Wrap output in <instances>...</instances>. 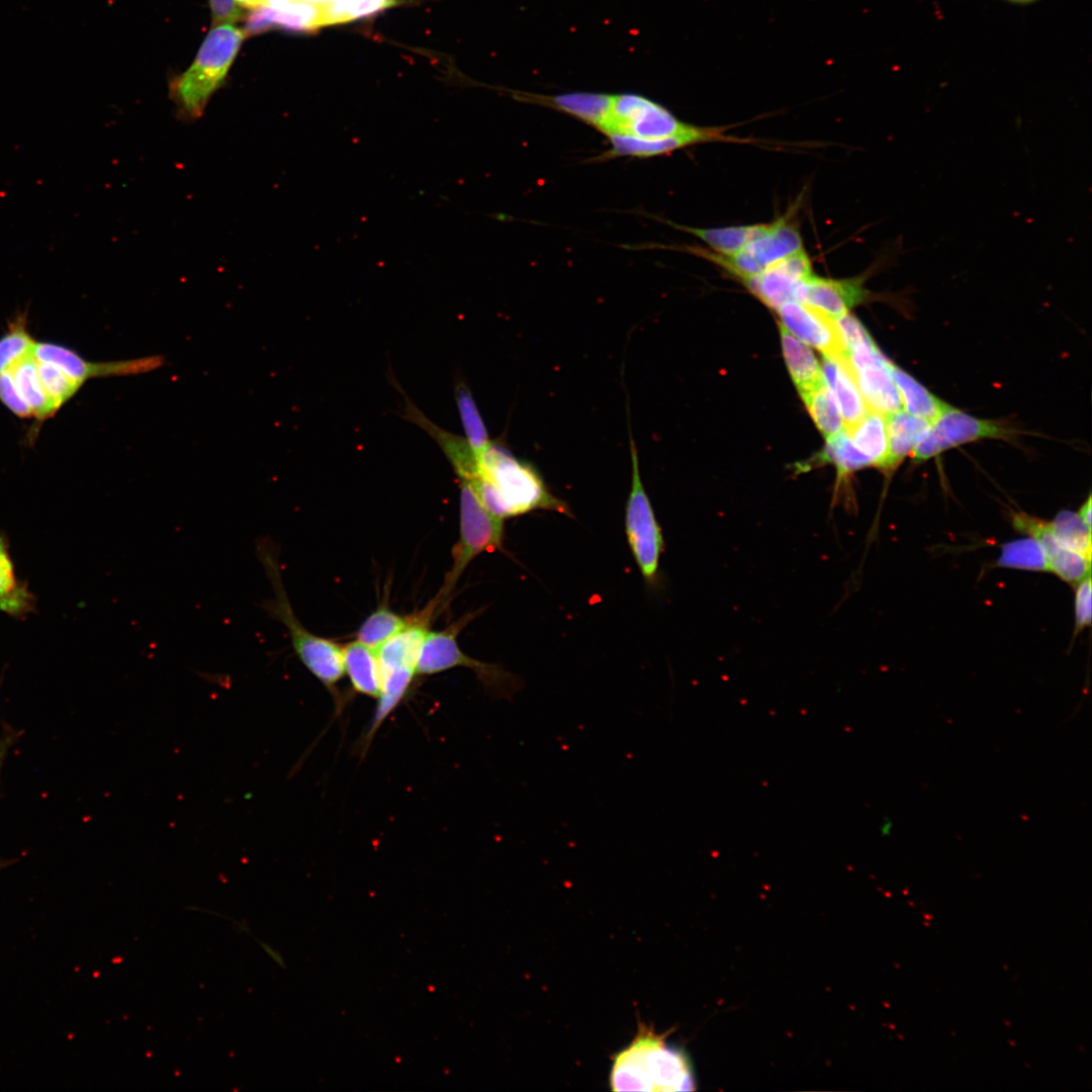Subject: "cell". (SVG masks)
Masks as SVG:
<instances>
[{"label":"cell","instance_id":"obj_1","mask_svg":"<svg viewBox=\"0 0 1092 1092\" xmlns=\"http://www.w3.org/2000/svg\"><path fill=\"white\" fill-rule=\"evenodd\" d=\"M467 481L483 507L500 520L539 510L572 517L568 505L549 490L538 471L499 443L491 441L476 454L475 473Z\"/></svg>","mask_w":1092,"mask_h":1092},{"label":"cell","instance_id":"obj_2","mask_svg":"<svg viewBox=\"0 0 1092 1092\" xmlns=\"http://www.w3.org/2000/svg\"><path fill=\"white\" fill-rule=\"evenodd\" d=\"M255 552L272 587V596L263 600L261 609L286 628L291 646L301 663L341 706L337 684L345 674L342 645L311 633L297 618L283 583L275 542L262 537L255 543Z\"/></svg>","mask_w":1092,"mask_h":1092},{"label":"cell","instance_id":"obj_3","mask_svg":"<svg viewBox=\"0 0 1092 1092\" xmlns=\"http://www.w3.org/2000/svg\"><path fill=\"white\" fill-rule=\"evenodd\" d=\"M694 1084L685 1054L646 1026L615 1056L610 1074L613 1091H688Z\"/></svg>","mask_w":1092,"mask_h":1092},{"label":"cell","instance_id":"obj_4","mask_svg":"<svg viewBox=\"0 0 1092 1092\" xmlns=\"http://www.w3.org/2000/svg\"><path fill=\"white\" fill-rule=\"evenodd\" d=\"M245 37L233 23L212 26L191 66L170 82V98L178 115L197 120L214 92L222 85Z\"/></svg>","mask_w":1092,"mask_h":1092},{"label":"cell","instance_id":"obj_5","mask_svg":"<svg viewBox=\"0 0 1092 1092\" xmlns=\"http://www.w3.org/2000/svg\"><path fill=\"white\" fill-rule=\"evenodd\" d=\"M437 613L434 599L408 624L375 649L381 672V691L368 731L375 734L408 693L429 624Z\"/></svg>","mask_w":1092,"mask_h":1092},{"label":"cell","instance_id":"obj_6","mask_svg":"<svg viewBox=\"0 0 1092 1092\" xmlns=\"http://www.w3.org/2000/svg\"><path fill=\"white\" fill-rule=\"evenodd\" d=\"M393 0H251L245 35L271 27L304 31L373 14Z\"/></svg>","mask_w":1092,"mask_h":1092},{"label":"cell","instance_id":"obj_7","mask_svg":"<svg viewBox=\"0 0 1092 1092\" xmlns=\"http://www.w3.org/2000/svg\"><path fill=\"white\" fill-rule=\"evenodd\" d=\"M476 614L478 612L466 614L444 630L428 631L421 648L417 675H432L454 667H466L475 673L490 696L510 699L522 687L519 676L499 664L475 659L459 647V633Z\"/></svg>","mask_w":1092,"mask_h":1092},{"label":"cell","instance_id":"obj_8","mask_svg":"<svg viewBox=\"0 0 1092 1092\" xmlns=\"http://www.w3.org/2000/svg\"><path fill=\"white\" fill-rule=\"evenodd\" d=\"M459 538L452 549V564L434 600L438 609L450 599L471 561L484 552L504 551V520L492 516L481 504L471 484L459 479Z\"/></svg>","mask_w":1092,"mask_h":1092},{"label":"cell","instance_id":"obj_9","mask_svg":"<svg viewBox=\"0 0 1092 1092\" xmlns=\"http://www.w3.org/2000/svg\"><path fill=\"white\" fill-rule=\"evenodd\" d=\"M631 488L625 508V532L633 558L645 581L653 585L664 548L660 526L641 478L636 444L630 437Z\"/></svg>","mask_w":1092,"mask_h":1092},{"label":"cell","instance_id":"obj_10","mask_svg":"<svg viewBox=\"0 0 1092 1092\" xmlns=\"http://www.w3.org/2000/svg\"><path fill=\"white\" fill-rule=\"evenodd\" d=\"M687 250L709 259L740 280L754 276L774 263L803 250L799 228L791 218L782 217L767 224L763 233L750 241L740 252L723 257L699 248Z\"/></svg>","mask_w":1092,"mask_h":1092},{"label":"cell","instance_id":"obj_11","mask_svg":"<svg viewBox=\"0 0 1092 1092\" xmlns=\"http://www.w3.org/2000/svg\"><path fill=\"white\" fill-rule=\"evenodd\" d=\"M692 125L677 119L664 106L637 94L613 95L609 119L603 129L607 136L626 134L642 139H658L693 130Z\"/></svg>","mask_w":1092,"mask_h":1092},{"label":"cell","instance_id":"obj_12","mask_svg":"<svg viewBox=\"0 0 1092 1092\" xmlns=\"http://www.w3.org/2000/svg\"><path fill=\"white\" fill-rule=\"evenodd\" d=\"M845 358L869 411L887 416L902 410L892 376V364L872 337L845 352Z\"/></svg>","mask_w":1092,"mask_h":1092},{"label":"cell","instance_id":"obj_13","mask_svg":"<svg viewBox=\"0 0 1092 1092\" xmlns=\"http://www.w3.org/2000/svg\"><path fill=\"white\" fill-rule=\"evenodd\" d=\"M1014 431L1000 422L982 420L953 406L931 423L911 456L925 461L952 447L981 439H1012Z\"/></svg>","mask_w":1092,"mask_h":1092},{"label":"cell","instance_id":"obj_14","mask_svg":"<svg viewBox=\"0 0 1092 1092\" xmlns=\"http://www.w3.org/2000/svg\"><path fill=\"white\" fill-rule=\"evenodd\" d=\"M32 354L39 361L57 365L82 385L92 378L146 373L163 365L161 356L92 362L66 346L49 342H36Z\"/></svg>","mask_w":1092,"mask_h":1092},{"label":"cell","instance_id":"obj_15","mask_svg":"<svg viewBox=\"0 0 1092 1092\" xmlns=\"http://www.w3.org/2000/svg\"><path fill=\"white\" fill-rule=\"evenodd\" d=\"M811 274V262L803 249L741 281L758 299L777 309L786 302L798 301L801 284Z\"/></svg>","mask_w":1092,"mask_h":1092},{"label":"cell","instance_id":"obj_16","mask_svg":"<svg viewBox=\"0 0 1092 1092\" xmlns=\"http://www.w3.org/2000/svg\"><path fill=\"white\" fill-rule=\"evenodd\" d=\"M782 325L803 343L823 355L845 358L835 321L800 302L789 301L776 309Z\"/></svg>","mask_w":1092,"mask_h":1092},{"label":"cell","instance_id":"obj_17","mask_svg":"<svg viewBox=\"0 0 1092 1092\" xmlns=\"http://www.w3.org/2000/svg\"><path fill=\"white\" fill-rule=\"evenodd\" d=\"M867 294L859 278L837 280L811 274L801 284L798 301L835 320L862 302Z\"/></svg>","mask_w":1092,"mask_h":1092},{"label":"cell","instance_id":"obj_18","mask_svg":"<svg viewBox=\"0 0 1092 1092\" xmlns=\"http://www.w3.org/2000/svg\"><path fill=\"white\" fill-rule=\"evenodd\" d=\"M608 138L612 144L608 155L612 157H653L701 143L736 141L724 135L720 128L701 126H696L693 130L685 133L658 139H642L626 134H612Z\"/></svg>","mask_w":1092,"mask_h":1092},{"label":"cell","instance_id":"obj_19","mask_svg":"<svg viewBox=\"0 0 1092 1092\" xmlns=\"http://www.w3.org/2000/svg\"><path fill=\"white\" fill-rule=\"evenodd\" d=\"M822 375L840 412L844 429L859 423L869 410L858 390L846 358L822 356Z\"/></svg>","mask_w":1092,"mask_h":1092},{"label":"cell","instance_id":"obj_20","mask_svg":"<svg viewBox=\"0 0 1092 1092\" xmlns=\"http://www.w3.org/2000/svg\"><path fill=\"white\" fill-rule=\"evenodd\" d=\"M517 98L567 113L602 131L609 119L613 95L594 92H571L552 96L517 93Z\"/></svg>","mask_w":1092,"mask_h":1092},{"label":"cell","instance_id":"obj_21","mask_svg":"<svg viewBox=\"0 0 1092 1092\" xmlns=\"http://www.w3.org/2000/svg\"><path fill=\"white\" fill-rule=\"evenodd\" d=\"M888 457L885 471L894 470L903 459L912 454L931 423L905 412L903 408L885 416Z\"/></svg>","mask_w":1092,"mask_h":1092},{"label":"cell","instance_id":"obj_22","mask_svg":"<svg viewBox=\"0 0 1092 1092\" xmlns=\"http://www.w3.org/2000/svg\"><path fill=\"white\" fill-rule=\"evenodd\" d=\"M344 669L358 694L378 698L381 672L375 649L357 639L342 646Z\"/></svg>","mask_w":1092,"mask_h":1092},{"label":"cell","instance_id":"obj_23","mask_svg":"<svg viewBox=\"0 0 1092 1092\" xmlns=\"http://www.w3.org/2000/svg\"><path fill=\"white\" fill-rule=\"evenodd\" d=\"M779 328L785 361L800 394L823 385L822 369L811 349L782 324Z\"/></svg>","mask_w":1092,"mask_h":1092},{"label":"cell","instance_id":"obj_24","mask_svg":"<svg viewBox=\"0 0 1092 1092\" xmlns=\"http://www.w3.org/2000/svg\"><path fill=\"white\" fill-rule=\"evenodd\" d=\"M892 376L900 394L902 408L908 414L933 423L951 407L894 364Z\"/></svg>","mask_w":1092,"mask_h":1092},{"label":"cell","instance_id":"obj_25","mask_svg":"<svg viewBox=\"0 0 1092 1092\" xmlns=\"http://www.w3.org/2000/svg\"><path fill=\"white\" fill-rule=\"evenodd\" d=\"M669 224L697 237L706 243L715 254L723 257H731L740 252L750 241L763 233L768 223L712 229L678 225L672 222H669Z\"/></svg>","mask_w":1092,"mask_h":1092},{"label":"cell","instance_id":"obj_26","mask_svg":"<svg viewBox=\"0 0 1092 1092\" xmlns=\"http://www.w3.org/2000/svg\"><path fill=\"white\" fill-rule=\"evenodd\" d=\"M9 371L34 418L43 421L58 412L59 407L42 386L33 354L20 360Z\"/></svg>","mask_w":1092,"mask_h":1092},{"label":"cell","instance_id":"obj_27","mask_svg":"<svg viewBox=\"0 0 1092 1092\" xmlns=\"http://www.w3.org/2000/svg\"><path fill=\"white\" fill-rule=\"evenodd\" d=\"M847 433L857 449L871 459L873 466L885 470L888 457L885 416L869 411Z\"/></svg>","mask_w":1092,"mask_h":1092},{"label":"cell","instance_id":"obj_28","mask_svg":"<svg viewBox=\"0 0 1092 1092\" xmlns=\"http://www.w3.org/2000/svg\"><path fill=\"white\" fill-rule=\"evenodd\" d=\"M819 461L830 462L834 465L837 472V487H840L853 471L873 466L871 459L857 449L845 429L826 438V445L819 455Z\"/></svg>","mask_w":1092,"mask_h":1092},{"label":"cell","instance_id":"obj_29","mask_svg":"<svg viewBox=\"0 0 1092 1092\" xmlns=\"http://www.w3.org/2000/svg\"><path fill=\"white\" fill-rule=\"evenodd\" d=\"M455 400L465 439L476 455L484 450L491 440L472 393L467 384L461 379L457 380L455 384Z\"/></svg>","mask_w":1092,"mask_h":1092},{"label":"cell","instance_id":"obj_30","mask_svg":"<svg viewBox=\"0 0 1092 1092\" xmlns=\"http://www.w3.org/2000/svg\"><path fill=\"white\" fill-rule=\"evenodd\" d=\"M408 622L410 616H400L388 606L381 605L363 621L356 638L372 649H376L402 630Z\"/></svg>","mask_w":1092,"mask_h":1092},{"label":"cell","instance_id":"obj_31","mask_svg":"<svg viewBox=\"0 0 1092 1092\" xmlns=\"http://www.w3.org/2000/svg\"><path fill=\"white\" fill-rule=\"evenodd\" d=\"M817 428L825 438L844 430L843 421L832 393L825 383L801 394Z\"/></svg>","mask_w":1092,"mask_h":1092},{"label":"cell","instance_id":"obj_32","mask_svg":"<svg viewBox=\"0 0 1092 1092\" xmlns=\"http://www.w3.org/2000/svg\"><path fill=\"white\" fill-rule=\"evenodd\" d=\"M25 315H17L0 337V374L32 354L35 341L29 334Z\"/></svg>","mask_w":1092,"mask_h":1092},{"label":"cell","instance_id":"obj_33","mask_svg":"<svg viewBox=\"0 0 1092 1092\" xmlns=\"http://www.w3.org/2000/svg\"><path fill=\"white\" fill-rule=\"evenodd\" d=\"M998 565L1036 571H1049L1045 554L1032 537L1006 543L1002 547Z\"/></svg>","mask_w":1092,"mask_h":1092},{"label":"cell","instance_id":"obj_34","mask_svg":"<svg viewBox=\"0 0 1092 1092\" xmlns=\"http://www.w3.org/2000/svg\"><path fill=\"white\" fill-rule=\"evenodd\" d=\"M1059 541L1067 548L1091 559V528L1071 511H1063L1051 522Z\"/></svg>","mask_w":1092,"mask_h":1092},{"label":"cell","instance_id":"obj_35","mask_svg":"<svg viewBox=\"0 0 1092 1092\" xmlns=\"http://www.w3.org/2000/svg\"><path fill=\"white\" fill-rule=\"evenodd\" d=\"M36 361L42 386L50 398L60 408L76 394L82 384L57 365L37 359Z\"/></svg>","mask_w":1092,"mask_h":1092},{"label":"cell","instance_id":"obj_36","mask_svg":"<svg viewBox=\"0 0 1092 1092\" xmlns=\"http://www.w3.org/2000/svg\"><path fill=\"white\" fill-rule=\"evenodd\" d=\"M1049 571L1054 572L1063 580L1077 584L1090 575L1091 559L1083 554L1064 547L1055 557L1049 560Z\"/></svg>","mask_w":1092,"mask_h":1092},{"label":"cell","instance_id":"obj_37","mask_svg":"<svg viewBox=\"0 0 1092 1092\" xmlns=\"http://www.w3.org/2000/svg\"><path fill=\"white\" fill-rule=\"evenodd\" d=\"M0 402L18 418L33 417L29 405L18 391L10 371L0 374Z\"/></svg>","mask_w":1092,"mask_h":1092},{"label":"cell","instance_id":"obj_38","mask_svg":"<svg viewBox=\"0 0 1092 1092\" xmlns=\"http://www.w3.org/2000/svg\"><path fill=\"white\" fill-rule=\"evenodd\" d=\"M34 601L26 584L21 582L17 588L0 599V610L8 615L21 617L32 612Z\"/></svg>","mask_w":1092,"mask_h":1092},{"label":"cell","instance_id":"obj_39","mask_svg":"<svg viewBox=\"0 0 1092 1092\" xmlns=\"http://www.w3.org/2000/svg\"><path fill=\"white\" fill-rule=\"evenodd\" d=\"M21 583L15 573L6 536L0 534V599L13 592Z\"/></svg>","mask_w":1092,"mask_h":1092},{"label":"cell","instance_id":"obj_40","mask_svg":"<svg viewBox=\"0 0 1092 1092\" xmlns=\"http://www.w3.org/2000/svg\"><path fill=\"white\" fill-rule=\"evenodd\" d=\"M1075 623L1077 631L1091 623V579L1090 575L1077 583L1075 594Z\"/></svg>","mask_w":1092,"mask_h":1092},{"label":"cell","instance_id":"obj_41","mask_svg":"<svg viewBox=\"0 0 1092 1092\" xmlns=\"http://www.w3.org/2000/svg\"><path fill=\"white\" fill-rule=\"evenodd\" d=\"M212 26L234 23L243 18L242 7L237 0H209Z\"/></svg>","mask_w":1092,"mask_h":1092},{"label":"cell","instance_id":"obj_42","mask_svg":"<svg viewBox=\"0 0 1092 1092\" xmlns=\"http://www.w3.org/2000/svg\"><path fill=\"white\" fill-rule=\"evenodd\" d=\"M1091 496L1089 495L1087 500L1081 506L1077 513L1080 519L1091 528Z\"/></svg>","mask_w":1092,"mask_h":1092},{"label":"cell","instance_id":"obj_43","mask_svg":"<svg viewBox=\"0 0 1092 1092\" xmlns=\"http://www.w3.org/2000/svg\"><path fill=\"white\" fill-rule=\"evenodd\" d=\"M1010 1H1014V2H1029V1H1032V0H1010Z\"/></svg>","mask_w":1092,"mask_h":1092}]
</instances>
